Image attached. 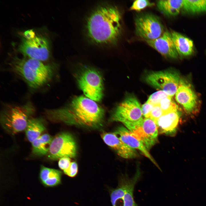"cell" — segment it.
I'll return each mask as SVG.
<instances>
[{
	"mask_svg": "<svg viewBox=\"0 0 206 206\" xmlns=\"http://www.w3.org/2000/svg\"><path fill=\"white\" fill-rule=\"evenodd\" d=\"M79 18L78 34L87 48L108 53L117 44L122 27L121 13L116 5L108 1L92 3Z\"/></svg>",
	"mask_w": 206,
	"mask_h": 206,
	"instance_id": "cell-1",
	"label": "cell"
},
{
	"mask_svg": "<svg viewBox=\"0 0 206 206\" xmlns=\"http://www.w3.org/2000/svg\"><path fill=\"white\" fill-rule=\"evenodd\" d=\"M44 113L51 121L89 129H100L104 122V109L95 101L82 96L74 97L62 107L46 109Z\"/></svg>",
	"mask_w": 206,
	"mask_h": 206,
	"instance_id": "cell-2",
	"label": "cell"
},
{
	"mask_svg": "<svg viewBox=\"0 0 206 206\" xmlns=\"http://www.w3.org/2000/svg\"><path fill=\"white\" fill-rule=\"evenodd\" d=\"M8 65L11 71L22 79L33 90L39 89L52 81L58 67L55 63L46 64L25 56H16L12 58Z\"/></svg>",
	"mask_w": 206,
	"mask_h": 206,
	"instance_id": "cell-3",
	"label": "cell"
},
{
	"mask_svg": "<svg viewBox=\"0 0 206 206\" xmlns=\"http://www.w3.org/2000/svg\"><path fill=\"white\" fill-rule=\"evenodd\" d=\"M35 111L34 106L30 102L21 106L7 105L1 112V125L5 130L12 134L21 132L25 130Z\"/></svg>",
	"mask_w": 206,
	"mask_h": 206,
	"instance_id": "cell-4",
	"label": "cell"
},
{
	"mask_svg": "<svg viewBox=\"0 0 206 206\" xmlns=\"http://www.w3.org/2000/svg\"><path fill=\"white\" fill-rule=\"evenodd\" d=\"M143 117L141 107L137 98L134 95L128 94L113 110L109 120L110 122L122 123L132 131L141 124Z\"/></svg>",
	"mask_w": 206,
	"mask_h": 206,
	"instance_id": "cell-5",
	"label": "cell"
},
{
	"mask_svg": "<svg viewBox=\"0 0 206 206\" xmlns=\"http://www.w3.org/2000/svg\"><path fill=\"white\" fill-rule=\"evenodd\" d=\"M76 76L78 86L88 98L100 101L103 94V80L96 69L87 65L80 64Z\"/></svg>",
	"mask_w": 206,
	"mask_h": 206,
	"instance_id": "cell-6",
	"label": "cell"
},
{
	"mask_svg": "<svg viewBox=\"0 0 206 206\" xmlns=\"http://www.w3.org/2000/svg\"><path fill=\"white\" fill-rule=\"evenodd\" d=\"M144 78L146 83L163 91L171 97L175 94L181 80L179 74L172 69L150 71Z\"/></svg>",
	"mask_w": 206,
	"mask_h": 206,
	"instance_id": "cell-7",
	"label": "cell"
},
{
	"mask_svg": "<svg viewBox=\"0 0 206 206\" xmlns=\"http://www.w3.org/2000/svg\"><path fill=\"white\" fill-rule=\"evenodd\" d=\"M140 177V172L137 171L132 178L125 175L120 178L117 187L112 190L111 192L112 206H137L133 193L134 186Z\"/></svg>",
	"mask_w": 206,
	"mask_h": 206,
	"instance_id": "cell-8",
	"label": "cell"
},
{
	"mask_svg": "<svg viewBox=\"0 0 206 206\" xmlns=\"http://www.w3.org/2000/svg\"><path fill=\"white\" fill-rule=\"evenodd\" d=\"M77 146L73 135L67 132L61 133L53 138L49 146L48 157L56 160L63 157L75 158Z\"/></svg>",
	"mask_w": 206,
	"mask_h": 206,
	"instance_id": "cell-9",
	"label": "cell"
},
{
	"mask_svg": "<svg viewBox=\"0 0 206 206\" xmlns=\"http://www.w3.org/2000/svg\"><path fill=\"white\" fill-rule=\"evenodd\" d=\"M18 51L24 56L43 62L50 57V49L47 38L41 35L27 39L23 38L18 46Z\"/></svg>",
	"mask_w": 206,
	"mask_h": 206,
	"instance_id": "cell-10",
	"label": "cell"
},
{
	"mask_svg": "<svg viewBox=\"0 0 206 206\" xmlns=\"http://www.w3.org/2000/svg\"><path fill=\"white\" fill-rule=\"evenodd\" d=\"M135 23L136 34L146 41L159 37L165 31L159 19L151 14H144L137 16Z\"/></svg>",
	"mask_w": 206,
	"mask_h": 206,
	"instance_id": "cell-11",
	"label": "cell"
},
{
	"mask_svg": "<svg viewBox=\"0 0 206 206\" xmlns=\"http://www.w3.org/2000/svg\"><path fill=\"white\" fill-rule=\"evenodd\" d=\"M158 130L155 121L150 118H144L139 126L130 131L149 150L158 142Z\"/></svg>",
	"mask_w": 206,
	"mask_h": 206,
	"instance_id": "cell-12",
	"label": "cell"
},
{
	"mask_svg": "<svg viewBox=\"0 0 206 206\" xmlns=\"http://www.w3.org/2000/svg\"><path fill=\"white\" fill-rule=\"evenodd\" d=\"M175 98L177 101L188 113H192L197 107V98L196 94L190 84L183 80H180Z\"/></svg>",
	"mask_w": 206,
	"mask_h": 206,
	"instance_id": "cell-13",
	"label": "cell"
},
{
	"mask_svg": "<svg viewBox=\"0 0 206 206\" xmlns=\"http://www.w3.org/2000/svg\"><path fill=\"white\" fill-rule=\"evenodd\" d=\"M147 43L161 55L167 58L176 59L179 55L176 49L171 32L165 31L159 37L146 41Z\"/></svg>",
	"mask_w": 206,
	"mask_h": 206,
	"instance_id": "cell-14",
	"label": "cell"
},
{
	"mask_svg": "<svg viewBox=\"0 0 206 206\" xmlns=\"http://www.w3.org/2000/svg\"><path fill=\"white\" fill-rule=\"evenodd\" d=\"M101 137L105 144L113 149L121 157L129 159L138 156L136 149L125 144L114 132H103Z\"/></svg>",
	"mask_w": 206,
	"mask_h": 206,
	"instance_id": "cell-15",
	"label": "cell"
},
{
	"mask_svg": "<svg viewBox=\"0 0 206 206\" xmlns=\"http://www.w3.org/2000/svg\"><path fill=\"white\" fill-rule=\"evenodd\" d=\"M114 132L125 144L130 147L139 150L156 166L159 167L148 150L139 140L132 134L130 131L128 129L123 126H120L117 128Z\"/></svg>",
	"mask_w": 206,
	"mask_h": 206,
	"instance_id": "cell-16",
	"label": "cell"
},
{
	"mask_svg": "<svg viewBox=\"0 0 206 206\" xmlns=\"http://www.w3.org/2000/svg\"><path fill=\"white\" fill-rule=\"evenodd\" d=\"M181 112L178 110L164 114L155 122L161 133L167 134L173 133L178 125Z\"/></svg>",
	"mask_w": 206,
	"mask_h": 206,
	"instance_id": "cell-17",
	"label": "cell"
},
{
	"mask_svg": "<svg viewBox=\"0 0 206 206\" xmlns=\"http://www.w3.org/2000/svg\"><path fill=\"white\" fill-rule=\"evenodd\" d=\"M171 32L178 55L182 56L191 55L194 51L193 41L176 31H171Z\"/></svg>",
	"mask_w": 206,
	"mask_h": 206,
	"instance_id": "cell-18",
	"label": "cell"
},
{
	"mask_svg": "<svg viewBox=\"0 0 206 206\" xmlns=\"http://www.w3.org/2000/svg\"><path fill=\"white\" fill-rule=\"evenodd\" d=\"M62 173L60 171L41 166L39 178L41 183L46 187H52L61 183Z\"/></svg>",
	"mask_w": 206,
	"mask_h": 206,
	"instance_id": "cell-19",
	"label": "cell"
},
{
	"mask_svg": "<svg viewBox=\"0 0 206 206\" xmlns=\"http://www.w3.org/2000/svg\"><path fill=\"white\" fill-rule=\"evenodd\" d=\"M45 121L42 118H31L25 130L28 140L32 142L41 135L46 129Z\"/></svg>",
	"mask_w": 206,
	"mask_h": 206,
	"instance_id": "cell-20",
	"label": "cell"
},
{
	"mask_svg": "<svg viewBox=\"0 0 206 206\" xmlns=\"http://www.w3.org/2000/svg\"><path fill=\"white\" fill-rule=\"evenodd\" d=\"M183 0H162L157 2L159 10L167 16H175L179 14L182 8Z\"/></svg>",
	"mask_w": 206,
	"mask_h": 206,
	"instance_id": "cell-21",
	"label": "cell"
},
{
	"mask_svg": "<svg viewBox=\"0 0 206 206\" xmlns=\"http://www.w3.org/2000/svg\"><path fill=\"white\" fill-rule=\"evenodd\" d=\"M53 138L48 134L41 135L32 142L33 153L39 156H43L48 153Z\"/></svg>",
	"mask_w": 206,
	"mask_h": 206,
	"instance_id": "cell-22",
	"label": "cell"
},
{
	"mask_svg": "<svg viewBox=\"0 0 206 206\" xmlns=\"http://www.w3.org/2000/svg\"><path fill=\"white\" fill-rule=\"evenodd\" d=\"M182 8L186 12L191 13L206 12V0H183Z\"/></svg>",
	"mask_w": 206,
	"mask_h": 206,
	"instance_id": "cell-23",
	"label": "cell"
},
{
	"mask_svg": "<svg viewBox=\"0 0 206 206\" xmlns=\"http://www.w3.org/2000/svg\"><path fill=\"white\" fill-rule=\"evenodd\" d=\"M159 105L164 114L178 110V106L170 96L163 98Z\"/></svg>",
	"mask_w": 206,
	"mask_h": 206,
	"instance_id": "cell-24",
	"label": "cell"
},
{
	"mask_svg": "<svg viewBox=\"0 0 206 206\" xmlns=\"http://www.w3.org/2000/svg\"><path fill=\"white\" fill-rule=\"evenodd\" d=\"M168 96H169L165 92L160 90L151 94L146 102L154 106L159 105L163 98Z\"/></svg>",
	"mask_w": 206,
	"mask_h": 206,
	"instance_id": "cell-25",
	"label": "cell"
},
{
	"mask_svg": "<svg viewBox=\"0 0 206 206\" xmlns=\"http://www.w3.org/2000/svg\"><path fill=\"white\" fill-rule=\"evenodd\" d=\"M154 3L147 0H137L134 1L131 6V10L140 11L148 7L153 6Z\"/></svg>",
	"mask_w": 206,
	"mask_h": 206,
	"instance_id": "cell-26",
	"label": "cell"
},
{
	"mask_svg": "<svg viewBox=\"0 0 206 206\" xmlns=\"http://www.w3.org/2000/svg\"><path fill=\"white\" fill-rule=\"evenodd\" d=\"M164 114L159 105H155L146 118H150L155 121Z\"/></svg>",
	"mask_w": 206,
	"mask_h": 206,
	"instance_id": "cell-27",
	"label": "cell"
},
{
	"mask_svg": "<svg viewBox=\"0 0 206 206\" xmlns=\"http://www.w3.org/2000/svg\"><path fill=\"white\" fill-rule=\"evenodd\" d=\"M78 172V165L75 162H71L68 168L64 171L65 174L71 177L75 176Z\"/></svg>",
	"mask_w": 206,
	"mask_h": 206,
	"instance_id": "cell-28",
	"label": "cell"
},
{
	"mask_svg": "<svg viewBox=\"0 0 206 206\" xmlns=\"http://www.w3.org/2000/svg\"><path fill=\"white\" fill-rule=\"evenodd\" d=\"M71 162L70 158L63 157L59 159L58 165L60 168L64 171L68 168Z\"/></svg>",
	"mask_w": 206,
	"mask_h": 206,
	"instance_id": "cell-29",
	"label": "cell"
},
{
	"mask_svg": "<svg viewBox=\"0 0 206 206\" xmlns=\"http://www.w3.org/2000/svg\"><path fill=\"white\" fill-rule=\"evenodd\" d=\"M153 105L146 102L142 106V112L143 116L146 118L154 106Z\"/></svg>",
	"mask_w": 206,
	"mask_h": 206,
	"instance_id": "cell-30",
	"label": "cell"
},
{
	"mask_svg": "<svg viewBox=\"0 0 206 206\" xmlns=\"http://www.w3.org/2000/svg\"><path fill=\"white\" fill-rule=\"evenodd\" d=\"M25 38L27 39H32L35 37L34 32L32 30H27L23 33Z\"/></svg>",
	"mask_w": 206,
	"mask_h": 206,
	"instance_id": "cell-31",
	"label": "cell"
}]
</instances>
